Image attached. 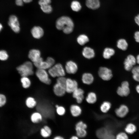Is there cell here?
I'll return each instance as SVG.
<instances>
[{"label": "cell", "instance_id": "cell-1", "mask_svg": "<svg viewBox=\"0 0 139 139\" xmlns=\"http://www.w3.org/2000/svg\"><path fill=\"white\" fill-rule=\"evenodd\" d=\"M56 27L58 30H62L66 34L71 33L73 30L74 24L72 20L67 16L59 18L56 22Z\"/></svg>", "mask_w": 139, "mask_h": 139}, {"label": "cell", "instance_id": "cell-30", "mask_svg": "<svg viewBox=\"0 0 139 139\" xmlns=\"http://www.w3.org/2000/svg\"><path fill=\"white\" fill-rule=\"evenodd\" d=\"M125 129L127 133L129 134H132L136 131V127L133 124L130 123L126 125Z\"/></svg>", "mask_w": 139, "mask_h": 139}, {"label": "cell", "instance_id": "cell-43", "mask_svg": "<svg viewBox=\"0 0 139 139\" xmlns=\"http://www.w3.org/2000/svg\"><path fill=\"white\" fill-rule=\"evenodd\" d=\"M46 61L48 63L51 67L54 65L55 63L54 59L50 57H48Z\"/></svg>", "mask_w": 139, "mask_h": 139}, {"label": "cell", "instance_id": "cell-44", "mask_svg": "<svg viewBox=\"0 0 139 139\" xmlns=\"http://www.w3.org/2000/svg\"><path fill=\"white\" fill-rule=\"evenodd\" d=\"M43 127L50 136L52 133V130L47 125L44 126Z\"/></svg>", "mask_w": 139, "mask_h": 139}, {"label": "cell", "instance_id": "cell-52", "mask_svg": "<svg viewBox=\"0 0 139 139\" xmlns=\"http://www.w3.org/2000/svg\"><path fill=\"white\" fill-rule=\"evenodd\" d=\"M78 138V137L77 136H72L71 139H77Z\"/></svg>", "mask_w": 139, "mask_h": 139}, {"label": "cell", "instance_id": "cell-31", "mask_svg": "<svg viewBox=\"0 0 139 139\" xmlns=\"http://www.w3.org/2000/svg\"><path fill=\"white\" fill-rule=\"evenodd\" d=\"M111 106L110 103L107 101L104 102L100 107L101 111L103 113L107 112L110 109Z\"/></svg>", "mask_w": 139, "mask_h": 139}, {"label": "cell", "instance_id": "cell-37", "mask_svg": "<svg viewBox=\"0 0 139 139\" xmlns=\"http://www.w3.org/2000/svg\"><path fill=\"white\" fill-rule=\"evenodd\" d=\"M8 55L7 52L4 50H0V60L4 61L8 58Z\"/></svg>", "mask_w": 139, "mask_h": 139}, {"label": "cell", "instance_id": "cell-49", "mask_svg": "<svg viewBox=\"0 0 139 139\" xmlns=\"http://www.w3.org/2000/svg\"><path fill=\"white\" fill-rule=\"evenodd\" d=\"M137 63L139 64V54L138 55L136 58Z\"/></svg>", "mask_w": 139, "mask_h": 139}, {"label": "cell", "instance_id": "cell-34", "mask_svg": "<svg viewBox=\"0 0 139 139\" xmlns=\"http://www.w3.org/2000/svg\"><path fill=\"white\" fill-rule=\"evenodd\" d=\"M40 8L44 13H50L52 11V8L50 4L41 5Z\"/></svg>", "mask_w": 139, "mask_h": 139}, {"label": "cell", "instance_id": "cell-50", "mask_svg": "<svg viewBox=\"0 0 139 139\" xmlns=\"http://www.w3.org/2000/svg\"><path fill=\"white\" fill-rule=\"evenodd\" d=\"M23 2L26 3H29L31 2L32 0H22Z\"/></svg>", "mask_w": 139, "mask_h": 139}, {"label": "cell", "instance_id": "cell-4", "mask_svg": "<svg viewBox=\"0 0 139 139\" xmlns=\"http://www.w3.org/2000/svg\"><path fill=\"white\" fill-rule=\"evenodd\" d=\"M36 74L37 76L42 82L47 85H50L51 83V80L45 70L38 69Z\"/></svg>", "mask_w": 139, "mask_h": 139}, {"label": "cell", "instance_id": "cell-5", "mask_svg": "<svg viewBox=\"0 0 139 139\" xmlns=\"http://www.w3.org/2000/svg\"><path fill=\"white\" fill-rule=\"evenodd\" d=\"M129 84L128 82L126 81L123 82L121 85L118 87L117 92L119 96L122 97H127L130 93Z\"/></svg>", "mask_w": 139, "mask_h": 139}, {"label": "cell", "instance_id": "cell-38", "mask_svg": "<svg viewBox=\"0 0 139 139\" xmlns=\"http://www.w3.org/2000/svg\"><path fill=\"white\" fill-rule=\"evenodd\" d=\"M117 139H127L128 137L125 133L121 132L118 133L116 136Z\"/></svg>", "mask_w": 139, "mask_h": 139}, {"label": "cell", "instance_id": "cell-47", "mask_svg": "<svg viewBox=\"0 0 139 139\" xmlns=\"http://www.w3.org/2000/svg\"><path fill=\"white\" fill-rule=\"evenodd\" d=\"M134 20L136 23L139 26V14L135 17Z\"/></svg>", "mask_w": 139, "mask_h": 139}, {"label": "cell", "instance_id": "cell-20", "mask_svg": "<svg viewBox=\"0 0 139 139\" xmlns=\"http://www.w3.org/2000/svg\"><path fill=\"white\" fill-rule=\"evenodd\" d=\"M86 5L88 8L95 10L100 7V3L99 0H86Z\"/></svg>", "mask_w": 139, "mask_h": 139}, {"label": "cell", "instance_id": "cell-40", "mask_svg": "<svg viewBox=\"0 0 139 139\" xmlns=\"http://www.w3.org/2000/svg\"><path fill=\"white\" fill-rule=\"evenodd\" d=\"M6 102V97L4 95L0 94V107L3 106Z\"/></svg>", "mask_w": 139, "mask_h": 139}, {"label": "cell", "instance_id": "cell-22", "mask_svg": "<svg viewBox=\"0 0 139 139\" xmlns=\"http://www.w3.org/2000/svg\"><path fill=\"white\" fill-rule=\"evenodd\" d=\"M70 111L71 114L73 116L76 117L79 116L81 114L82 110L79 106L73 105L70 107Z\"/></svg>", "mask_w": 139, "mask_h": 139}, {"label": "cell", "instance_id": "cell-13", "mask_svg": "<svg viewBox=\"0 0 139 139\" xmlns=\"http://www.w3.org/2000/svg\"><path fill=\"white\" fill-rule=\"evenodd\" d=\"M115 113L116 115L120 118L125 117L129 112L128 107L124 105H121L120 107L115 110Z\"/></svg>", "mask_w": 139, "mask_h": 139}, {"label": "cell", "instance_id": "cell-27", "mask_svg": "<svg viewBox=\"0 0 139 139\" xmlns=\"http://www.w3.org/2000/svg\"><path fill=\"white\" fill-rule=\"evenodd\" d=\"M77 41L81 45H83L88 42L89 39L88 37L84 34L79 35L77 38Z\"/></svg>", "mask_w": 139, "mask_h": 139}, {"label": "cell", "instance_id": "cell-11", "mask_svg": "<svg viewBox=\"0 0 139 139\" xmlns=\"http://www.w3.org/2000/svg\"><path fill=\"white\" fill-rule=\"evenodd\" d=\"M53 91L54 94L59 97L63 96L66 92L65 88L57 82L53 86Z\"/></svg>", "mask_w": 139, "mask_h": 139}, {"label": "cell", "instance_id": "cell-23", "mask_svg": "<svg viewBox=\"0 0 139 139\" xmlns=\"http://www.w3.org/2000/svg\"><path fill=\"white\" fill-rule=\"evenodd\" d=\"M25 104L26 106L29 108L32 109L36 107L37 102L35 99L32 97H27L25 101Z\"/></svg>", "mask_w": 139, "mask_h": 139}, {"label": "cell", "instance_id": "cell-8", "mask_svg": "<svg viewBox=\"0 0 139 139\" xmlns=\"http://www.w3.org/2000/svg\"><path fill=\"white\" fill-rule=\"evenodd\" d=\"M8 24L14 32L18 33L19 32L20 24L18 18L16 16L12 15L10 16Z\"/></svg>", "mask_w": 139, "mask_h": 139}, {"label": "cell", "instance_id": "cell-48", "mask_svg": "<svg viewBox=\"0 0 139 139\" xmlns=\"http://www.w3.org/2000/svg\"><path fill=\"white\" fill-rule=\"evenodd\" d=\"M54 139H63L64 138L62 136H56L54 137Z\"/></svg>", "mask_w": 139, "mask_h": 139}, {"label": "cell", "instance_id": "cell-46", "mask_svg": "<svg viewBox=\"0 0 139 139\" xmlns=\"http://www.w3.org/2000/svg\"><path fill=\"white\" fill-rule=\"evenodd\" d=\"M23 2L22 0H15L16 4L18 6H22L23 4Z\"/></svg>", "mask_w": 139, "mask_h": 139}, {"label": "cell", "instance_id": "cell-12", "mask_svg": "<svg viewBox=\"0 0 139 139\" xmlns=\"http://www.w3.org/2000/svg\"><path fill=\"white\" fill-rule=\"evenodd\" d=\"M66 72L70 74H74L77 71L78 69L76 63L70 60L67 62L65 66Z\"/></svg>", "mask_w": 139, "mask_h": 139}, {"label": "cell", "instance_id": "cell-51", "mask_svg": "<svg viewBox=\"0 0 139 139\" xmlns=\"http://www.w3.org/2000/svg\"><path fill=\"white\" fill-rule=\"evenodd\" d=\"M136 89L137 92L139 94V84L136 86Z\"/></svg>", "mask_w": 139, "mask_h": 139}, {"label": "cell", "instance_id": "cell-35", "mask_svg": "<svg viewBox=\"0 0 139 139\" xmlns=\"http://www.w3.org/2000/svg\"><path fill=\"white\" fill-rule=\"evenodd\" d=\"M56 109L57 114L59 116H63L65 113V109L63 106H59L57 107L56 108Z\"/></svg>", "mask_w": 139, "mask_h": 139}, {"label": "cell", "instance_id": "cell-15", "mask_svg": "<svg viewBox=\"0 0 139 139\" xmlns=\"http://www.w3.org/2000/svg\"><path fill=\"white\" fill-rule=\"evenodd\" d=\"M28 57L33 63L37 61L41 57V53L38 49H32L30 50L29 53Z\"/></svg>", "mask_w": 139, "mask_h": 139}, {"label": "cell", "instance_id": "cell-21", "mask_svg": "<svg viewBox=\"0 0 139 139\" xmlns=\"http://www.w3.org/2000/svg\"><path fill=\"white\" fill-rule=\"evenodd\" d=\"M82 80L84 83L89 85L92 84L93 82L94 77L91 74L85 73L82 75Z\"/></svg>", "mask_w": 139, "mask_h": 139}, {"label": "cell", "instance_id": "cell-3", "mask_svg": "<svg viewBox=\"0 0 139 139\" xmlns=\"http://www.w3.org/2000/svg\"><path fill=\"white\" fill-rule=\"evenodd\" d=\"M48 73L53 77L64 76L65 74L63 66L60 63L56 64L49 69Z\"/></svg>", "mask_w": 139, "mask_h": 139}, {"label": "cell", "instance_id": "cell-28", "mask_svg": "<svg viewBox=\"0 0 139 139\" xmlns=\"http://www.w3.org/2000/svg\"><path fill=\"white\" fill-rule=\"evenodd\" d=\"M133 79L139 82V65L134 66L131 70Z\"/></svg>", "mask_w": 139, "mask_h": 139}, {"label": "cell", "instance_id": "cell-25", "mask_svg": "<svg viewBox=\"0 0 139 139\" xmlns=\"http://www.w3.org/2000/svg\"><path fill=\"white\" fill-rule=\"evenodd\" d=\"M115 53L114 49L110 48H106L104 50L103 53V56L105 59H109Z\"/></svg>", "mask_w": 139, "mask_h": 139}, {"label": "cell", "instance_id": "cell-17", "mask_svg": "<svg viewBox=\"0 0 139 139\" xmlns=\"http://www.w3.org/2000/svg\"><path fill=\"white\" fill-rule=\"evenodd\" d=\"M33 64L38 69L46 70L51 67L48 63L46 60L44 61L41 57L37 61L33 63Z\"/></svg>", "mask_w": 139, "mask_h": 139}, {"label": "cell", "instance_id": "cell-53", "mask_svg": "<svg viewBox=\"0 0 139 139\" xmlns=\"http://www.w3.org/2000/svg\"><path fill=\"white\" fill-rule=\"evenodd\" d=\"M3 28V26L2 24L0 23V32L1 31Z\"/></svg>", "mask_w": 139, "mask_h": 139}, {"label": "cell", "instance_id": "cell-2", "mask_svg": "<svg viewBox=\"0 0 139 139\" xmlns=\"http://www.w3.org/2000/svg\"><path fill=\"white\" fill-rule=\"evenodd\" d=\"M16 69L22 77H27L33 73V65L30 61L26 62L17 67Z\"/></svg>", "mask_w": 139, "mask_h": 139}, {"label": "cell", "instance_id": "cell-33", "mask_svg": "<svg viewBox=\"0 0 139 139\" xmlns=\"http://www.w3.org/2000/svg\"><path fill=\"white\" fill-rule=\"evenodd\" d=\"M71 7L73 11L78 12L81 9V6L79 2L77 1H73L71 3Z\"/></svg>", "mask_w": 139, "mask_h": 139}, {"label": "cell", "instance_id": "cell-45", "mask_svg": "<svg viewBox=\"0 0 139 139\" xmlns=\"http://www.w3.org/2000/svg\"><path fill=\"white\" fill-rule=\"evenodd\" d=\"M134 38L135 41L139 43V31L135 32L134 34Z\"/></svg>", "mask_w": 139, "mask_h": 139}, {"label": "cell", "instance_id": "cell-14", "mask_svg": "<svg viewBox=\"0 0 139 139\" xmlns=\"http://www.w3.org/2000/svg\"><path fill=\"white\" fill-rule=\"evenodd\" d=\"M84 91L81 88H77L72 92L73 97L75 98L79 103H81L84 98Z\"/></svg>", "mask_w": 139, "mask_h": 139}, {"label": "cell", "instance_id": "cell-29", "mask_svg": "<svg viewBox=\"0 0 139 139\" xmlns=\"http://www.w3.org/2000/svg\"><path fill=\"white\" fill-rule=\"evenodd\" d=\"M21 82L22 84V86L25 89L29 88L31 85V81L27 77H22L21 79Z\"/></svg>", "mask_w": 139, "mask_h": 139}, {"label": "cell", "instance_id": "cell-7", "mask_svg": "<svg viewBox=\"0 0 139 139\" xmlns=\"http://www.w3.org/2000/svg\"><path fill=\"white\" fill-rule=\"evenodd\" d=\"M98 74L100 77L105 81H109L112 77L111 70L105 67H101L99 68Z\"/></svg>", "mask_w": 139, "mask_h": 139}, {"label": "cell", "instance_id": "cell-24", "mask_svg": "<svg viewBox=\"0 0 139 139\" xmlns=\"http://www.w3.org/2000/svg\"><path fill=\"white\" fill-rule=\"evenodd\" d=\"M117 46L119 49L125 51L127 49L128 44L126 40L122 38L118 40Z\"/></svg>", "mask_w": 139, "mask_h": 139}, {"label": "cell", "instance_id": "cell-42", "mask_svg": "<svg viewBox=\"0 0 139 139\" xmlns=\"http://www.w3.org/2000/svg\"><path fill=\"white\" fill-rule=\"evenodd\" d=\"M51 3V0H39L38 2V3L40 6L50 4Z\"/></svg>", "mask_w": 139, "mask_h": 139}, {"label": "cell", "instance_id": "cell-19", "mask_svg": "<svg viewBox=\"0 0 139 139\" xmlns=\"http://www.w3.org/2000/svg\"><path fill=\"white\" fill-rule=\"evenodd\" d=\"M43 117L41 114L38 111L33 113L31 115L30 119L32 122L37 124L42 120Z\"/></svg>", "mask_w": 139, "mask_h": 139}, {"label": "cell", "instance_id": "cell-39", "mask_svg": "<svg viewBox=\"0 0 139 139\" xmlns=\"http://www.w3.org/2000/svg\"><path fill=\"white\" fill-rule=\"evenodd\" d=\"M40 134L44 138H47L50 136L43 127L41 128L40 129Z\"/></svg>", "mask_w": 139, "mask_h": 139}, {"label": "cell", "instance_id": "cell-32", "mask_svg": "<svg viewBox=\"0 0 139 139\" xmlns=\"http://www.w3.org/2000/svg\"><path fill=\"white\" fill-rule=\"evenodd\" d=\"M75 130L77 136L78 137L83 138L86 135L87 132L85 129L75 127Z\"/></svg>", "mask_w": 139, "mask_h": 139}, {"label": "cell", "instance_id": "cell-36", "mask_svg": "<svg viewBox=\"0 0 139 139\" xmlns=\"http://www.w3.org/2000/svg\"><path fill=\"white\" fill-rule=\"evenodd\" d=\"M66 79L64 76L58 77L56 80V82L62 85L66 88Z\"/></svg>", "mask_w": 139, "mask_h": 139}, {"label": "cell", "instance_id": "cell-9", "mask_svg": "<svg viewBox=\"0 0 139 139\" xmlns=\"http://www.w3.org/2000/svg\"><path fill=\"white\" fill-rule=\"evenodd\" d=\"M97 137L103 139H112L114 138V136L110 130L106 128H102L98 129L97 132Z\"/></svg>", "mask_w": 139, "mask_h": 139}, {"label": "cell", "instance_id": "cell-18", "mask_svg": "<svg viewBox=\"0 0 139 139\" xmlns=\"http://www.w3.org/2000/svg\"><path fill=\"white\" fill-rule=\"evenodd\" d=\"M82 54L85 58L90 59L94 57L95 54L94 51L92 48L86 47L83 48Z\"/></svg>", "mask_w": 139, "mask_h": 139}, {"label": "cell", "instance_id": "cell-6", "mask_svg": "<svg viewBox=\"0 0 139 139\" xmlns=\"http://www.w3.org/2000/svg\"><path fill=\"white\" fill-rule=\"evenodd\" d=\"M136 63V58L133 55L131 54L128 55L124 62L125 70L128 71H131Z\"/></svg>", "mask_w": 139, "mask_h": 139}, {"label": "cell", "instance_id": "cell-16", "mask_svg": "<svg viewBox=\"0 0 139 139\" xmlns=\"http://www.w3.org/2000/svg\"><path fill=\"white\" fill-rule=\"evenodd\" d=\"M31 32L32 36L37 39L40 38L44 34L43 30L39 26H35L33 27L31 30Z\"/></svg>", "mask_w": 139, "mask_h": 139}, {"label": "cell", "instance_id": "cell-26", "mask_svg": "<svg viewBox=\"0 0 139 139\" xmlns=\"http://www.w3.org/2000/svg\"><path fill=\"white\" fill-rule=\"evenodd\" d=\"M97 100V97L95 94L93 92L89 93L86 98L87 102L90 104H93L95 103Z\"/></svg>", "mask_w": 139, "mask_h": 139}, {"label": "cell", "instance_id": "cell-10", "mask_svg": "<svg viewBox=\"0 0 139 139\" xmlns=\"http://www.w3.org/2000/svg\"><path fill=\"white\" fill-rule=\"evenodd\" d=\"M78 88V83L76 81L70 78L66 79V92L71 93Z\"/></svg>", "mask_w": 139, "mask_h": 139}, {"label": "cell", "instance_id": "cell-41", "mask_svg": "<svg viewBox=\"0 0 139 139\" xmlns=\"http://www.w3.org/2000/svg\"><path fill=\"white\" fill-rule=\"evenodd\" d=\"M75 127H79L86 129L87 127L86 125L83 122L80 121L78 122L76 124Z\"/></svg>", "mask_w": 139, "mask_h": 139}]
</instances>
